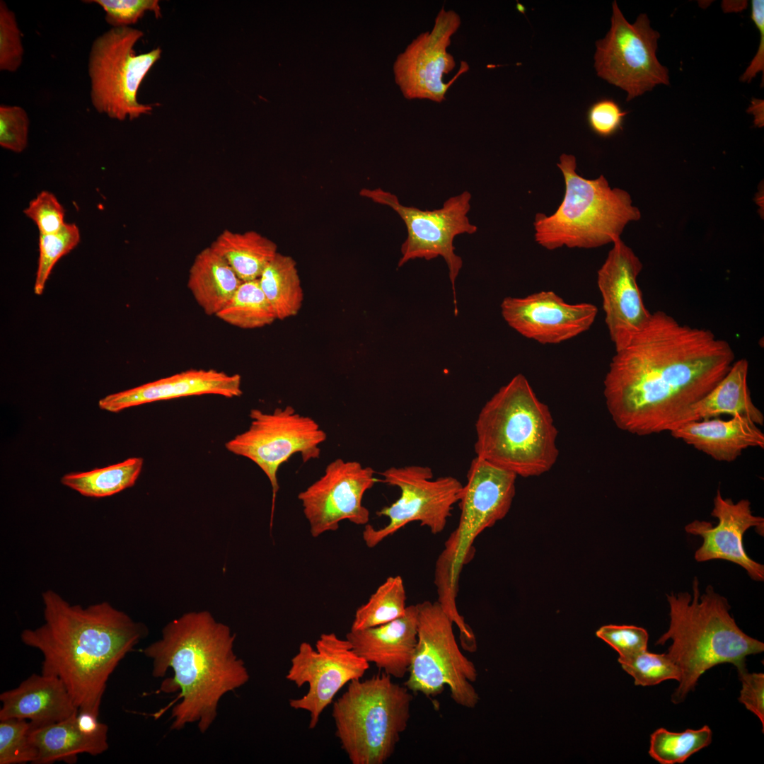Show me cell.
<instances>
[{
  "mask_svg": "<svg viewBox=\"0 0 764 764\" xmlns=\"http://www.w3.org/2000/svg\"><path fill=\"white\" fill-rule=\"evenodd\" d=\"M249 416L248 429L228 441L225 447L252 461L266 475L272 490L273 512L280 465L296 453L301 454L303 462L318 458L320 445L327 434L313 418L296 412L291 406L272 412L252 409Z\"/></svg>",
  "mask_w": 764,
  "mask_h": 764,
  "instance_id": "8fae6325",
  "label": "cell"
},
{
  "mask_svg": "<svg viewBox=\"0 0 764 764\" xmlns=\"http://www.w3.org/2000/svg\"><path fill=\"white\" fill-rule=\"evenodd\" d=\"M670 433L718 461H734L748 448H764V434L760 429L739 415L729 420L715 417L690 421Z\"/></svg>",
  "mask_w": 764,
  "mask_h": 764,
  "instance_id": "cb8c5ba5",
  "label": "cell"
},
{
  "mask_svg": "<svg viewBox=\"0 0 764 764\" xmlns=\"http://www.w3.org/2000/svg\"><path fill=\"white\" fill-rule=\"evenodd\" d=\"M406 593L400 576L390 577L369 601L355 612L351 630L376 627L403 616L406 611Z\"/></svg>",
  "mask_w": 764,
  "mask_h": 764,
  "instance_id": "1f68e13d",
  "label": "cell"
},
{
  "mask_svg": "<svg viewBox=\"0 0 764 764\" xmlns=\"http://www.w3.org/2000/svg\"><path fill=\"white\" fill-rule=\"evenodd\" d=\"M597 272L605 323L615 351L627 345L649 321L637 277L643 265L634 251L620 238Z\"/></svg>",
  "mask_w": 764,
  "mask_h": 764,
  "instance_id": "ac0fdd59",
  "label": "cell"
},
{
  "mask_svg": "<svg viewBox=\"0 0 764 764\" xmlns=\"http://www.w3.org/2000/svg\"><path fill=\"white\" fill-rule=\"evenodd\" d=\"M381 475L383 482L400 489V496L392 504L377 511L378 516L389 519L385 526L375 528L370 524L365 525L362 538L367 547H376L413 521L427 526L433 534L445 528L463 486L457 478L444 476L433 480L432 470L418 465L391 467Z\"/></svg>",
  "mask_w": 764,
  "mask_h": 764,
  "instance_id": "4fadbf2b",
  "label": "cell"
},
{
  "mask_svg": "<svg viewBox=\"0 0 764 764\" xmlns=\"http://www.w3.org/2000/svg\"><path fill=\"white\" fill-rule=\"evenodd\" d=\"M557 167L565 180V195L557 210L534 219L535 241L552 250L562 247L594 248L620 238L626 225L641 218L630 195L611 188L603 175L587 179L576 171L573 155L563 154Z\"/></svg>",
  "mask_w": 764,
  "mask_h": 764,
  "instance_id": "8992f818",
  "label": "cell"
},
{
  "mask_svg": "<svg viewBox=\"0 0 764 764\" xmlns=\"http://www.w3.org/2000/svg\"><path fill=\"white\" fill-rule=\"evenodd\" d=\"M711 729L705 725L699 729L682 732L659 728L650 736L649 756L660 764L683 763L696 752L712 743Z\"/></svg>",
  "mask_w": 764,
  "mask_h": 764,
  "instance_id": "d6a6232c",
  "label": "cell"
},
{
  "mask_svg": "<svg viewBox=\"0 0 764 764\" xmlns=\"http://www.w3.org/2000/svg\"><path fill=\"white\" fill-rule=\"evenodd\" d=\"M241 282L226 260L209 246L196 255L189 270L187 287L206 314L216 316Z\"/></svg>",
  "mask_w": 764,
  "mask_h": 764,
  "instance_id": "4316f807",
  "label": "cell"
},
{
  "mask_svg": "<svg viewBox=\"0 0 764 764\" xmlns=\"http://www.w3.org/2000/svg\"><path fill=\"white\" fill-rule=\"evenodd\" d=\"M383 673L348 683L332 705L335 735L352 764H383L407 727L413 695Z\"/></svg>",
  "mask_w": 764,
  "mask_h": 764,
  "instance_id": "52a82bcc",
  "label": "cell"
},
{
  "mask_svg": "<svg viewBox=\"0 0 764 764\" xmlns=\"http://www.w3.org/2000/svg\"><path fill=\"white\" fill-rule=\"evenodd\" d=\"M735 361L729 343L711 330L681 324L662 311L615 351L603 381L612 420L637 436L671 432L692 421L691 407Z\"/></svg>",
  "mask_w": 764,
  "mask_h": 764,
  "instance_id": "6da1fadb",
  "label": "cell"
},
{
  "mask_svg": "<svg viewBox=\"0 0 764 764\" xmlns=\"http://www.w3.org/2000/svg\"><path fill=\"white\" fill-rule=\"evenodd\" d=\"M277 319L284 320L299 312L303 291L295 260L277 253L258 278Z\"/></svg>",
  "mask_w": 764,
  "mask_h": 764,
  "instance_id": "f1b7e54d",
  "label": "cell"
},
{
  "mask_svg": "<svg viewBox=\"0 0 764 764\" xmlns=\"http://www.w3.org/2000/svg\"><path fill=\"white\" fill-rule=\"evenodd\" d=\"M739 679L741 682V690L738 698L739 702L753 712L762 723L764 729V674L763 673H749L744 667L737 670Z\"/></svg>",
  "mask_w": 764,
  "mask_h": 764,
  "instance_id": "7bdbcfd3",
  "label": "cell"
},
{
  "mask_svg": "<svg viewBox=\"0 0 764 764\" xmlns=\"http://www.w3.org/2000/svg\"><path fill=\"white\" fill-rule=\"evenodd\" d=\"M210 246L226 260L242 282L257 279L278 253L272 241L254 231L224 230Z\"/></svg>",
  "mask_w": 764,
  "mask_h": 764,
  "instance_id": "83f0119b",
  "label": "cell"
},
{
  "mask_svg": "<svg viewBox=\"0 0 764 764\" xmlns=\"http://www.w3.org/2000/svg\"><path fill=\"white\" fill-rule=\"evenodd\" d=\"M628 112L623 111L613 100L603 98L593 103L587 112V122L597 135L608 137L622 128L624 117Z\"/></svg>",
  "mask_w": 764,
  "mask_h": 764,
  "instance_id": "b9f144b4",
  "label": "cell"
},
{
  "mask_svg": "<svg viewBox=\"0 0 764 764\" xmlns=\"http://www.w3.org/2000/svg\"><path fill=\"white\" fill-rule=\"evenodd\" d=\"M42 598L44 623L21 639L42 653L41 673L61 679L79 711L98 717L109 677L148 630L106 601L83 608L52 590Z\"/></svg>",
  "mask_w": 764,
  "mask_h": 764,
  "instance_id": "7a4b0ae2",
  "label": "cell"
},
{
  "mask_svg": "<svg viewBox=\"0 0 764 764\" xmlns=\"http://www.w3.org/2000/svg\"><path fill=\"white\" fill-rule=\"evenodd\" d=\"M475 427V456L516 476L540 475L557 461V430L551 412L521 374L486 402Z\"/></svg>",
  "mask_w": 764,
  "mask_h": 764,
  "instance_id": "5b68a950",
  "label": "cell"
},
{
  "mask_svg": "<svg viewBox=\"0 0 764 764\" xmlns=\"http://www.w3.org/2000/svg\"><path fill=\"white\" fill-rule=\"evenodd\" d=\"M693 594L667 595L670 623L656 645L672 641L667 654L681 671L679 685L671 695L678 704L695 690L700 677L723 663L737 670L746 666V658L764 651L763 642L743 632L730 615L727 600L708 586L700 595L699 581H693Z\"/></svg>",
  "mask_w": 764,
  "mask_h": 764,
  "instance_id": "277c9868",
  "label": "cell"
},
{
  "mask_svg": "<svg viewBox=\"0 0 764 764\" xmlns=\"http://www.w3.org/2000/svg\"><path fill=\"white\" fill-rule=\"evenodd\" d=\"M500 306L511 328L542 345H556L577 337L591 328L598 314L595 305L569 303L552 291L507 297Z\"/></svg>",
  "mask_w": 764,
  "mask_h": 764,
  "instance_id": "d6986e66",
  "label": "cell"
},
{
  "mask_svg": "<svg viewBox=\"0 0 764 764\" xmlns=\"http://www.w3.org/2000/svg\"><path fill=\"white\" fill-rule=\"evenodd\" d=\"M144 33L132 27L111 28L91 45L88 61L91 101L97 112L123 121L151 114L152 104L137 100L148 72L161 56L160 47L137 54Z\"/></svg>",
  "mask_w": 764,
  "mask_h": 764,
  "instance_id": "ba28073f",
  "label": "cell"
},
{
  "mask_svg": "<svg viewBox=\"0 0 764 764\" xmlns=\"http://www.w3.org/2000/svg\"><path fill=\"white\" fill-rule=\"evenodd\" d=\"M78 712L59 722L30 727L29 737L37 751L35 764H74L80 753L98 756L108 749V732L88 735L81 731L76 723Z\"/></svg>",
  "mask_w": 764,
  "mask_h": 764,
  "instance_id": "d4e9b609",
  "label": "cell"
},
{
  "mask_svg": "<svg viewBox=\"0 0 764 764\" xmlns=\"http://www.w3.org/2000/svg\"><path fill=\"white\" fill-rule=\"evenodd\" d=\"M360 195L373 202L388 206L403 221L407 238L401 245L398 267L417 258L430 260L441 256L445 260L453 291L455 313L457 305L455 282L463 266L461 257L455 253L454 238L461 234L475 233L478 227L468 214L470 209L471 194L465 190L450 197L441 208L422 210L402 204L398 197L381 188L362 189Z\"/></svg>",
  "mask_w": 764,
  "mask_h": 764,
  "instance_id": "30bf717a",
  "label": "cell"
},
{
  "mask_svg": "<svg viewBox=\"0 0 764 764\" xmlns=\"http://www.w3.org/2000/svg\"><path fill=\"white\" fill-rule=\"evenodd\" d=\"M83 2L99 5L105 11L106 22L112 28L130 27L148 11L153 12L157 18L162 16L158 0H92Z\"/></svg>",
  "mask_w": 764,
  "mask_h": 764,
  "instance_id": "74e56055",
  "label": "cell"
},
{
  "mask_svg": "<svg viewBox=\"0 0 764 764\" xmlns=\"http://www.w3.org/2000/svg\"><path fill=\"white\" fill-rule=\"evenodd\" d=\"M417 607L387 623L361 630H349L346 639L354 652L391 677L408 672L417 640Z\"/></svg>",
  "mask_w": 764,
  "mask_h": 764,
  "instance_id": "7402d4cb",
  "label": "cell"
},
{
  "mask_svg": "<svg viewBox=\"0 0 764 764\" xmlns=\"http://www.w3.org/2000/svg\"><path fill=\"white\" fill-rule=\"evenodd\" d=\"M376 482L374 470L357 461L337 458L324 474L299 494L311 535L336 531L343 520L366 525L369 511L362 504L364 493Z\"/></svg>",
  "mask_w": 764,
  "mask_h": 764,
  "instance_id": "2e32d148",
  "label": "cell"
},
{
  "mask_svg": "<svg viewBox=\"0 0 764 764\" xmlns=\"http://www.w3.org/2000/svg\"><path fill=\"white\" fill-rule=\"evenodd\" d=\"M236 635L208 611L190 612L168 623L160 639L142 652L152 660V676L166 678L158 692L178 695L168 707L173 730L197 724L205 733L217 717L220 700L250 678L233 650Z\"/></svg>",
  "mask_w": 764,
  "mask_h": 764,
  "instance_id": "3957f363",
  "label": "cell"
},
{
  "mask_svg": "<svg viewBox=\"0 0 764 764\" xmlns=\"http://www.w3.org/2000/svg\"><path fill=\"white\" fill-rule=\"evenodd\" d=\"M751 4V18L759 30L760 43L755 57L740 78L741 81L746 83H750L760 72L763 76L764 72V1L752 0Z\"/></svg>",
  "mask_w": 764,
  "mask_h": 764,
  "instance_id": "ee69618b",
  "label": "cell"
},
{
  "mask_svg": "<svg viewBox=\"0 0 764 764\" xmlns=\"http://www.w3.org/2000/svg\"><path fill=\"white\" fill-rule=\"evenodd\" d=\"M30 727L25 719L0 720V764H35L37 751L29 737Z\"/></svg>",
  "mask_w": 764,
  "mask_h": 764,
  "instance_id": "d590c367",
  "label": "cell"
},
{
  "mask_svg": "<svg viewBox=\"0 0 764 764\" xmlns=\"http://www.w3.org/2000/svg\"><path fill=\"white\" fill-rule=\"evenodd\" d=\"M216 316L241 329L263 328L277 320L258 279L242 282L229 302Z\"/></svg>",
  "mask_w": 764,
  "mask_h": 764,
  "instance_id": "4dcf8cb0",
  "label": "cell"
},
{
  "mask_svg": "<svg viewBox=\"0 0 764 764\" xmlns=\"http://www.w3.org/2000/svg\"><path fill=\"white\" fill-rule=\"evenodd\" d=\"M612 8L610 28L596 42L598 76L626 91L627 101L657 85H668V70L656 54L660 35L651 27L647 14H639L630 23L615 1Z\"/></svg>",
  "mask_w": 764,
  "mask_h": 764,
  "instance_id": "7c38bea8",
  "label": "cell"
},
{
  "mask_svg": "<svg viewBox=\"0 0 764 764\" xmlns=\"http://www.w3.org/2000/svg\"><path fill=\"white\" fill-rule=\"evenodd\" d=\"M460 25L461 18L457 13L442 8L432 30L418 35L399 56L395 64L396 78L406 98L441 103L453 82L469 70L468 64L461 61L453 78L448 83L443 80L444 75L456 65L447 47Z\"/></svg>",
  "mask_w": 764,
  "mask_h": 764,
  "instance_id": "e0dca14e",
  "label": "cell"
},
{
  "mask_svg": "<svg viewBox=\"0 0 764 764\" xmlns=\"http://www.w3.org/2000/svg\"><path fill=\"white\" fill-rule=\"evenodd\" d=\"M143 463L142 458H129L105 468L66 474L61 482L86 497H108L133 486Z\"/></svg>",
  "mask_w": 764,
  "mask_h": 764,
  "instance_id": "f546056e",
  "label": "cell"
},
{
  "mask_svg": "<svg viewBox=\"0 0 764 764\" xmlns=\"http://www.w3.org/2000/svg\"><path fill=\"white\" fill-rule=\"evenodd\" d=\"M30 120L26 111L18 105H0V146L21 153L28 144Z\"/></svg>",
  "mask_w": 764,
  "mask_h": 764,
  "instance_id": "f35d334b",
  "label": "cell"
},
{
  "mask_svg": "<svg viewBox=\"0 0 764 764\" xmlns=\"http://www.w3.org/2000/svg\"><path fill=\"white\" fill-rule=\"evenodd\" d=\"M208 394L229 398L241 396V376L214 369H189L106 395L99 400L98 406L110 412H119L146 403Z\"/></svg>",
  "mask_w": 764,
  "mask_h": 764,
  "instance_id": "44dd1931",
  "label": "cell"
},
{
  "mask_svg": "<svg viewBox=\"0 0 764 764\" xmlns=\"http://www.w3.org/2000/svg\"><path fill=\"white\" fill-rule=\"evenodd\" d=\"M0 720H28L31 728L61 722L79 711L59 678L33 673L0 695Z\"/></svg>",
  "mask_w": 764,
  "mask_h": 764,
  "instance_id": "603a6c76",
  "label": "cell"
},
{
  "mask_svg": "<svg viewBox=\"0 0 764 764\" xmlns=\"http://www.w3.org/2000/svg\"><path fill=\"white\" fill-rule=\"evenodd\" d=\"M749 364L746 359L734 361L718 383L691 407V419L705 420L722 415H739L756 425H763V412L754 405L747 378Z\"/></svg>",
  "mask_w": 764,
  "mask_h": 764,
  "instance_id": "484cf974",
  "label": "cell"
},
{
  "mask_svg": "<svg viewBox=\"0 0 764 764\" xmlns=\"http://www.w3.org/2000/svg\"><path fill=\"white\" fill-rule=\"evenodd\" d=\"M369 668V663L354 652L351 643L334 632L323 633L316 649L303 642L291 659L286 678L298 688L308 683V690L303 697L289 700V705L309 713L308 727L313 729L339 690L361 679Z\"/></svg>",
  "mask_w": 764,
  "mask_h": 764,
  "instance_id": "9a60e30c",
  "label": "cell"
},
{
  "mask_svg": "<svg viewBox=\"0 0 764 764\" xmlns=\"http://www.w3.org/2000/svg\"><path fill=\"white\" fill-rule=\"evenodd\" d=\"M618 662L634 678L636 685H654L670 679L678 682L681 678L678 666L667 653L655 654L646 649L627 657H619Z\"/></svg>",
  "mask_w": 764,
  "mask_h": 764,
  "instance_id": "e575fe53",
  "label": "cell"
},
{
  "mask_svg": "<svg viewBox=\"0 0 764 764\" xmlns=\"http://www.w3.org/2000/svg\"><path fill=\"white\" fill-rule=\"evenodd\" d=\"M711 515L718 519L715 526L708 521L695 520L685 527L688 533L700 536L703 540L695 552V560H727L746 569L753 580L763 581L764 566L748 555L743 536L751 527L763 528L764 519L753 514L748 499L734 503L731 499L723 498L719 490L714 498Z\"/></svg>",
  "mask_w": 764,
  "mask_h": 764,
  "instance_id": "ffe728a7",
  "label": "cell"
},
{
  "mask_svg": "<svg viewBox=\"0 0 764 764\" xmlns=\"http://www.w3.org/2000/svg\"><path fill=\"white\" fill-rule=\"evenodd\" d=\"M516 477L478 457L472 460L458 501L459 522L441 553L451 562L456 578L459 579L463 567L473 558V545L478 536L509 512Z\"/></svg>",
  "mask_w": 764,
  "mask_h": 764,
  "instance_id": "5bb4252c",
  "label": "cell"
},
{
  "mask_svg": "<svg viewBox=\"0 0 764 764\" xmlns=\"http://www.w3.org/2000/svg\"><path fill=\"white\" fill-rule=\"evenodd\" d=\"M80 241V232L74 224H65L57 232L40 234L39 259L34 292L43 293L45 284L57 262L72 250Z\"/></svg>",
  "mask_w": 764,
  "mask_h": 764,
  "instance_id": "836d02e7",
  "label": "cell"
},
{
  "mask_svg": "<svg viewBox=\"0 0 764 764\" xmlns=\"http://www.w3.org/2000/svg\"><path fill=\"white\" fill-rule=\"evenodd\" d=\"M416 605L417 640L404 685L429 698L439 695L447 685L457 705L475 707L479 695L472 683L476 681L478 671L461 652L453 622L438 601Z\"/></svg>",
  "mask_w": 764,
  "mask_h": 764,
  "instance_id": "9c48e42d",
  "label": "cell"
},
{
  "mask_svg": "<svg viewBox=\"0 0 764 764\" xmlns=\"http://www.w3.org/2000/svg\"><path fill=\"white\" fill-rule=\"evenodd\" d=\"M21 32L15 13L4 1H0V70L14 72L23 62Z\"/></svg>",
  "mask_w": 764,
  "mask_h": 764,
  "instance_id": "8d00e7d4",
  "label": "cell"
},
{
  "mask_svg": "<svg viewBox=\"0 0 764 764\" xmlns=\"http://www.w3.org/2000/svg\"><path fill=\"white\" fill-rule=\"evenodd\" d=\"M596 634L616 650L619 657H627L647 649L649 635L640 627L607 625L601 627Z\"/></svg>",
  "mask_w": 764,
  "mask_h": 764,
  "instance_id": "ab89813d",
  "label": "cell"
},
{
  "mask_svg": "<svg viewBox=\"0 0 764 764\" xmlns=\"http://www.w3.org/2000/svg\"><path fill=\"white\" fill-rule=\"evenodd\" d=\"M24 214L35 222L40 234L57 232L66 224L63 206L55 195L48 191H42L31 200Z\"/></svg>",
  "mask_w": 764,
  "mask_h": 764,
  "instance_id": "60d3db41",
  "label": "cell"
}]
</instances>
